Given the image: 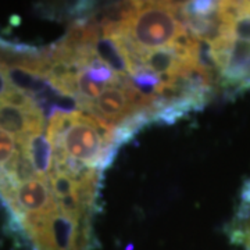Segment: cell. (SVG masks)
I'll list each match as a JSON object with an SVG mask.
<instances>
[{"label":"cell","mask_w":250,"mask_h":250,"mask_svg":"<svg viewBox=\"0 0 250 250\" xmlns=\"http://www.w3.org/2000/svg\"><path fill=\"white\" fill-rule=\"evenodd\" d=\"M181 3L136 1L132 14L121 22L118 35L132 65H139L146 53L174 45L187 29L179 21Z\"/></svg>","instance_id":"6da1fadb"},{"label":"cell","mask_w":250,"mask_h":250,"mask_svg":"<svg viewBox=\"0 0 250 250\" xmlns=\"http://www.w3.org/2000/svg\"><path fill=\"white\" fill-rule=\"evenodd\" d=\"M56 145H62L71 159L100 171L107 168L117 154L107 147L93 117L82 113Z\"/></svg>","instance_id":"7a4b0ae2"},{"label":"cell","mask_w":250,"mask_h":250,"mask_svg":"<svg viewBox=\"0 0 250 250\" xmlns=\"http://www.w3.org/2000/svg\"><path fill=\"white\" fill-rule=\"evenodd\" d=\"M10 210L17 223L22 218L47 217L60 211L49 182L43 178L31 179L20 184L16 189L14 203L10 206Z\"/></svg>","instance_id":"3957f363"},{"label":"cell","mask_w":250,"mask_h":250,"mask_svg":"<svg viewBox=\"0 0 250 250\" xmlns=\"http://www.w3.org/2000/svg\"><path fill=\"white\" fill-rule=\"evenodd\" d=\"M82 108H85L89 116L99 117L113 128L121 124L132 113L138 111L126 98L125 90L118 86L106 88L95 102L82 104Z\"/></svg>","instance_id":"277c9868"},{"label":"cell","mask_w":250,"mask_h":250,"mask_svg":"<svg viewBox=\"0 0 250 250\" xmlns=\"http://www.w3.org/2000/svg\"><path fill=\"white\" fill-rule=\"evenodd\" d=\"M45 117L41 108H21L0 100V129L17 138V141L28 135L42 134Z\"/></svg>","instance_id":"5b68a950"},{"label":"cell","mask_w":250,"mask_h":250,"mask_svg":"<svg viewBox=\"0 0 250 250\" xmlns=\"http://www.w3.org/2000/svg\"><path fill=\"white\" fill-rule=\"evenodd\" d=\"M93 52L100 62L107 64L108 67L120 77H128L134 65L129 60V56L125 52L118 34L116 35H100L93 43Z\"/></svg>","instance_id":"8992f818"},{"label":"cell","mask_w":250,"mask_h":250,"mask_svg":"<svg viewBox=\"0 0 250 250\" xmlns=\"http://www.w3.org/2000/svg\"><path fill=\"white\" fill-rule=\"evenodd\" d=\"M18 147L25 152L39 178L47 179L53 171V145L43 134H32L17 141Z\"/></svg>","instance_id":"52a82bcc"},{"label":"cell","mask_w":250,"mask_h":250,"mask_svg":"<svg viewBox=\"0 0 250 250\" xmlns=\"http://www.w3.org/2000/svg\"><path fill=\"white\" fill-rule=\"evenodd\" d=\"M187 62H192L188 59L187 54L175 45L152 50L141 59L142 65L149 68L154 74H157L159 77H163L164 80L174 77L181 70V67Z\"/></svg>","instance_id":"ba28073f"},{"label":"cell","mask_w":250,"mask_h":250,"mask_svg":"<svg viewBox=\"0 0 250 250\" xmlns=\"http://www.w3.org/2000/svg\"><path fill=\"white\" fill-rule=\"evenodd\" d=\"M228 232L232 243L250 250V178L242 187L241 203Z\"/></svg>","instance_id":"9c48e42d"},{"label":"cell","mask_w":250,"mask_h":250,"mask_svg":"<svg viewBox=\"0 0 250 250\" xmlns=\"http://www.w3.org/2000/svg\"><path fill=\"white\" fill-rule=\"evenodd\" d=\"M126 81L139 95H142L143 98L150 102H154V99L164 83L161 77L150 71L142 64L134 65V70L126 77Z\"/></svg>","instance_id":"30bf717a"},{"label":"cell","mask_w":250,"mask_h":250,"mask_svg":"<svg viewBox=\"0 0 250 250\" xmlns=\"http://www.w3.org/2000/svg\"><path fill=\"white\" fill-rule=\"evenodd\" d=\"M83 72L86 74V77L89 78L92 82L95 83H100V85H121L123 77L117 75L116 72L113 71L107 64L100 62L99 59H95L83 68Z\"/></svg>","instance_id":"8fae6325"},{"label":"cell","mask_w":250,"mask_h":250,"mask_svg":"<svg viewBox=\"0 0 250 250\" xmlns=\"http://www.w3.org/2000/svg\"><path fill=\"white\" fill-rule=\"evenodd\" d=\"M6 170L9 171L10 175L17 182V185L28 182L31 179L39 178L35 168H34V166H32V163L29 160V157L21 149L18 150L13 161L6 167Z\"/></svg>","instance_id":"7c38bea8"},{"label":"cell","mask_w":250,"mask_h":250,"mask_svg":"<svg viewBox=\"0 0 250 250\" xmlns=\"http://www.w3.org/2000/svg\"><path fill=\"white\" fill-rule=\"evenodd\" d=\"M47 182H49V187L52 189L56 199H62V197L74 195L77 192V187H78L77 179L68 177L67 174L57 172V171L50 172Z\"/></svg>","instance_id":"4fadbf2b"},{"label":"cell","mask_w":250,"mask_h":250,"mask_svg":"<svg viewBox=\"0 0 250 250\" xmlns=\"http://www.w3.org/2000/svg\"><path fill=\"white\" fill-rule=\"evenodd\" d=\"M17 138L0 129V167H7L18 153Z\"/></svg>","instance_id":"5bb4252c"},{"label":"cell","mask_w":250,"mask_h":250,"mask_svg":"<svg viewBox=\"0 0 250 250\" xmlns=\"http://www.w3.org/2000/svg\"><path fill=\"white\" fill-rule=\"evenodd\" d=\"M11 89L9 78H7V70H6V62L0 60V100L6 96V93Z\"/></svg>","instance_id":"9a60e30c"}]
</instances>
